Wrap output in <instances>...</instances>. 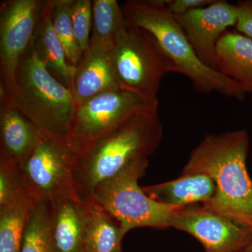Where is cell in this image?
Instances as JSON below:
<instances>
[{"mask_svg":"<svg viewBox=\"0 0 252 252\" xmlns=\"http://www.w3.org/2000/svg\"><path fill=\"white\" fill-rule=\"evenodd\" d=\"M46 1L6 0L0 6V84L14 95L16 74L23 56L31 45Z\"/></svg>","mask_w":252,"mask_h":252,"instance_id":"8","label":"cell"},{"mask_svg":"<svg viewBox=\"0 0 252 252\" xmlns=\"http://www.w3.org/2000/svg\"><path fill=\"white\" fill-rule=\"evenodd\" d=\"M148 166L147 158L135 160L117 176L97 186L91 197L127 232L145 227L158 230L171 228L174 214L179 208L156 201L139 186Z\"/></svg>","mask_w":252,"mask_h":252,"instance_id":"5","label":"cell"},{"mask_svg":"<svg viewBox=\"0 0 252 252\" xmlns=\"http://www.w3.org/2000/svg\"><path fill=\"white\" fill-rule=\"evenodd\" d=\"M35 200L28 195L0 205V252H19L28 217Z\"/></svg>","mask_w":252,"mask_h":252,"instance_id":"20","label":"cell"},{"mask_svg":"<svg viewBox=\"0 0 252 252\" xmlns=\"http://www.w3.org/2000/svg\"><path fill=\"white\" fill-rule=\"evenodd\" d=\"M162 126L158 108L137 114L102 136L75 157L74 188L82 200L130 163L153 154L161 142Z\"/></svg>","mask_w":252,"mask_h":252,"instance_id":"2","label":"cell"},{"mask_svg":"<svg viewBox=\"0 0 252 252\" xmlns=\"http://www.w3.org/2000/svg\"><path fill=\"white\" fill-rule=\"evenodd\" d=\"M158 107V99H148L122 89L97 94L76 107L66 144L77 157L126 121Z\"/></svg>","mask_w":252,"mask_h":252,"instance_id":"7","label":"cell"},{"mask_svg":"<svg viewBox=\"0 0 252 252\" xmlns=\"http://www.w3.org/2000/svg\"><path fill=\"white\" fill-rule=\"evenodd\" d=\"M244 252V250H243V251H240V252Z\"/></svg>","mask_w":252,"mask_h":252,"instance_id":"28","label":"cell"},{"mask_svg":"<svg viewBox=\"0 0 252 252\" xmlns=\"http://www.w3.org/2000/svg\"><path fill=\"white\" fill-rule=\"evenodd\" d=\"M41 134L13 104H0V156L21 166L35 149Z\"/></svg>","mask_w":252,"mask_h":252,"instance_id":"14","label":"cell"},{"mask_svg":"<svg viewBox=\"0 0 252 252\" xmlns=\"http://www.w3.org/2000/svg\"><path fill=\"white\" fill-rule=\"evenodd\" d=\"M218 71L252 94V39L225 32L216 47Z\"/></svg>","mask_w":252,"mask_h":252,"instance_id":"17","label":"cell"},{"mask_svg":"<svg viewBox=\"0 0 252 252\" xmlns=\"http://www.w3.org/2000/svg\"><path fill=\"white\" fill-rule=\"evenodd\" d=\"M114 73L122 90L157 99L162 79L177 72L154 36L127 22L111 51Z\"/></svg>","mask_w":252,"mask_h":252,"instance_id":"6","label":"cell"},{"mask_svg":"<svg viewBox=\"0 0 252 252\" xmlns=\"http://www.w3.org/2000/svg\"><path fill=\"white\" fill-rule=\"evenodd\" d=\"M111 51L89 45L74 69L72 94L76 105L107 91L119 90L113 68Z\"/></svg>","mask_w":252,"mask_h":252,"instance_id":"13","label":"cell"},{"mask_svg":"<svg viewBox=\"0 0 252 252\" xmlns=\"http://www.w3.org/2000/svg\"><path fill=\"white\" fill-rule=\"evenodd\" d=\"M126 24L127 21L117 0H94L89 45L112 50Z\"/></svg>","mask_w":252,"mask_h":252,"instance_id":"19","label":"cell"},{"mask_svg":"<svg viewBox=\"0 0 252 252\" xmlns=\"http://www.w3.org/2000/svg\"><path fill=\"white\" fill-rule=\"evenodd\" d=\"M236 6L238 10L237 30L252 39V0L239 1Z\"/></svg>","mask_w":252,"mask_h":252,"instance_id":"25","label":"cell"},{"mask_svg":"<svg viewBox=\"0 0 252 252\" xmlns=\"http://www.w3.org/2000/svg\"><path fill=\"white\" fill-rule=\"evenodd\" d=\"M171 228L196 239L205 252L243 251L252 239V230L202 204L177 208Z\"/></svg>","mask_w":252,"mask_h":252,"instance_id":"10","label":"cell"},{"mask_svg":"<svg viewBox=\"0 0 252 252\" xmlns=\"http://www.w3.org/2000/svg\"><path fill=\"white\" fill-rule=\"evenodd\" d=\"M85 200L89 207V217L84 252H122L123 239L127 230L94 198Z\"/></svg>","mask_w":252,"mask_h":252,"instance_id":"18","label":"cell"},{"mask_svg":"<svg viewBox=\"0 0 252 252\" xmlns=\"http://www.w3.org/2000/svg\"><path fill=\"white\" fill-rule=\"evenodd\" d=\"M75 156L63 141L41 134L35 149L20 166L26 190L34 200L50 201L74 190Z\"/></svg>","mask_w":252,"mask_h":252,"instance_id":"9","label":"cell"},{"mask_svg":"<svg viewBox=\"0 0 252 252\" xmlns=\"http://www.w3.org/2000/svg\"><path fill=\"white\" fill-rule=\"evenodd\" d=\"M244 252H252V239L250 243L248 244V246L244 250Z\"/></svg>","mask_w":252,"mask_h":252,"instance_id":"27","label":"cell"},{"mask_svg":"<svg viewBox=\"0 0 252 252\" xmlns=\"http://www.w3.org/2000/svg\"><path fill=\"white\" fill-rule=\"evenodd\" d=\"M168 2L169 0H130L121 7L127 23L154 36L177 72L189 78L195 91L202 94L218 93L243 100L247 93L241 86L200 61L175 15L167 7Z\"/></svg>","mask_w":252,"mask_h":252,"instance_id":"3","label":"cell"},{"mask_svg":"<svg viewBox=\"0 0 252 252\" xmlns=\"http://www.w3.org/2000/svg\"><path fill=\"white\" fill-rule=\"evenodd\" d=\"M214 1L215 0H169L167 6L172 14L178 16L208 6Z\"/></svg>","mask_w":252,"mask_h":252,"instance_id":"26","label":"cell"},{"mask_svg":"<svg viewBox=\"0 0 252 252\" xmlns=\"http://www.w3.org/2000/svg\"><path fill=\"white\" fill-rule=\"evenodd\" d=\"M19 252H54L51 234L50 201H34L28 217Z\"/></svg>","mask_w":252,"mask_h":252,"instance_id":"21","label":"cell"},{"mask_svg":"<svg viewBox=\"0 0 252 252\" xmlns=\"http://www.w3.org/2000/svg\"><path fill=\"white\" fill-rule=\"evenodd\" d=\"M51 23L60 41L64 48L69 64L75 67L83 54L78 47L74 38L72 21L74 0H50Z\"/></svg>","mask_w":252,"mask_h":252,"instance_id":"22","label":"cell"},{"mask_svg":"<svg viewBox=\"0 0 252 252\" xmlns=\"http://www.w3.org/2000/svg\"><path fill=\"white\" fill-rule=\"evenodd\" d=\"M142 189L156 201L172 207L206 203L213 198L216 192L215 182L210 176L203 173L182 174L176 180Z\"/></svg>","mask_w":252,"mask_h":252,"instance_id":"16","label":"cell"},{"mask_svg":"<svg viewBox=\"0 0 252 252\" xmlns=\"http://www.w3.org/2000/svg\"><path fill=\"white\" fill-rule=\"evenodd\" d=\"M28 195L19 166L0 156V205Z\"/></svg>","mask_w":252,"mask_h":252,"instance_id":"23","label":"cell"},{"mask_svg":"<svg viewBox=\"0 0 252 252\" xmlns=\"http://www.w3.org/2000/svg\"><path fill=\"white\" fill-rule=\"evenodd\" d=\"M10 103L46 135L66 143L76 105L72 91L53 77L31 46L23 56Z\"/></svg>","mask_w":252,"mask_h":252,"instance_id":"4","label":"cell"},{"mask_svg":"<svg viewBox=\"0 0 252 252\" xmlns=\"http://www.w3.org/2000/svg\"><path fill=\"white\" fill-rule=\"evenodd\" d=\"M238 15L236 4L215 0L208 6L175 16L200 61L218 71L217 43L227 28L236 26Z\"/></svg>","mask_w":252,"mask_h":252,"instance_id":"11","label":"cell"},{"mask_svg":"<svg viewBox=\"0 0 252 252\" xmlns=\"http://www.w3.org/2000/svg\"><path fill=\"white\" fill-rule=\"evenodd\" d=\"M72 21L74 38L83 54L89 49L93 26V1L74 0Z\"/></svg>","mask_w":252,"mask_h":252,"instance_id":"24","label":"cell"},{"mask_svg":"<svg viewBox=\"0 0 252 252\" xmlns=\"http://www.w3.org/2000/svg\"><path fill=\"white\" fill-rule=\"evenodd\" d=\"M249 137L245 130L208 135L192 151L182 175L203 173L216 185L204 207L252 230V180L247 169Z\"/></svg>","mask_w":252,"mask_h":252,"instance_id":"1","label":"cell"},{"mask_svg":"<svg viewBox=\"0 0 252 252\" xmlns=\"http://www.w3.org/2000/svg\"><path fill=\"white\" fill-rule=\"evenodd\" d=\"M31 46L50 74L72 91L75 67L68 62L64 48L53 27L50 0L46 1Z\"/></svg>","mask_w":252,"mask_h":252,"instance_id":"15","label":"cell"},{"mask_svg":"<svg viewBox=\"0 0 252 252\" xmlns=\"http://www.w3.org/2000/svg\"><path fill=\"white\" fill-rule=\"evenodd\" d=\"M51 234L54 252H84L89 207L75 190L50 200Z\"/></svg>","mask_w":252,"mask_h":252,"instance_id":"12","label":"cell"}]
</instances>
